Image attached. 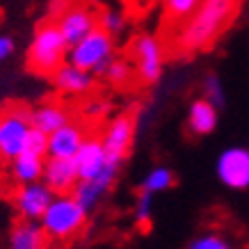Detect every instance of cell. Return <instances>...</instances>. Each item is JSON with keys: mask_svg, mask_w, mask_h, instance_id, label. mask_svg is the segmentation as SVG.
I'll use <instances>...</instances> for the list:
<instances>
[{"mask_svg": "<svg viewBox=\"0 0 249 249\" xmlns=\"http://www.w3.org/2000/svg\"><path fill=\"white\" fill-rule=\"evenodd\" d=\"M215 174L229 190H249V146H229L217 156Z\"/></svg>", "mask_w": 249, "mask_h": 249, "instance_id": "cell-8", "label": "cell"}, {"mask_svg": "<svg viewBox=\"0 0 249 249\" xmlns=\"http://www.w3.org/2000/svg\"><path fill=\"white\" fill-rule=\"evenodd\" d=\"M23 153H30V156L46 158V156H48V135H46V133H41V130H37V128H30V133H28V137H25Z\"/></svg>", "mask_w": 249, "mask_h": 249, "instance_id": "cell-27", "label": "cell"}, {"mask_svg": "<svg viewBox=\"0 0 249 249\" xmlns=\"http://www.w3.org/2000/svg\"><path fill=\"white\" fill-rule=\"evenodd\" d=\"M30 128V110L14 106L0 112V160L2 162H12L16 156H21Z\"/></svg>", "mask_w": 249, "mask_h": 249, "instance_id": "cell-6", "label": "cell"}, {"mask_svg": "<svg viewBox=\"0 0 249 249\" xmlns=\"http://www.w3.org/2000/svg\"><path fill=\"white\" fill-rule=\"evenodd\" d=\"M185 249H238V247H235V240H231L224 231L208 229L204 233L195 235V238L185 245Z\"/></svg>", "mask_w": 249, "mask_h": 249, "instance_id": "cell-21", "label": "cell"}, {"mask_svg": "<svg viewBox=\"0 0 249 249\" xmlns=\"http://www.w3.org/2000/svg\"><path fill=\"white\" fill-rule=\"evenodd\" d=\"M238 7V0H201L199 7L169 35L172 53L195 55L208 51L233 23Z\"/></svg>", "mask_w": 249, "mask_h": 249, "instance_id": "cell-1", "label": "cell"}, {"mask_svg": "<svg viewBox=\"0 0 249 249\" xmlns=\"http://www.w3.org/2000/svg\"><path fill=\"white\" fill-rule=\"evenodd\" d=\"M83 112L87 119H101V117H106V112H107V101H103V98H89V101L85 103Z\"/></svg>", "mask_w": 249, "mask_h": 249, "instance_id": "cell-28", "label": "cell"}, {"mask_svg": "<svg viewBox=\"0 0 249 249\" xmlns=\"http://www.w3.org/2000/svg\"><path fill=\"white\" fill-rule=\"evenodd\" d=\"M62 37L69 46L78 44L83 37H87L94 28H98V18L89 7L85 5H67V9L55 18Z\"/></svg>", "mask_w": 249, "mask_h": 249, "instance_id": "cell-11", "label": "cell"}, {"mask_svg": "<svg viewBox=\"0 0 249 249\" xmlns=\"http://www.w3.org/2000/svg\"><path fill=\"white\" fill-rule=\"evenodd\" d=\"M167 51L158 35L142 32L130 44V64L135 69V80L142 85H158L165 76Z\"/></svg>", "mask_w": 249, "mask_h": 249, "instance_id": "cell-5", "label": "cell"}, {"mask_svg": "<svg viewBox=\"0 0 249 249\" xmlns=\"http://www.w3.org/2000/svg\"><path fill=\"white\" fill-rule=\"evenodd\" d=\"M53 87L60 91L62 96H69V98H80V96H87L91 94L94 85H96V76L85 71V69H78L76 64L71 62H64L53 76Z\"/></svg>", "mask_w": 249, "mask_h": 249, "instance_id": "cell-13", "label": "cell"}, {"mask_svg": "<svg viewBox=\"0 0 249 249\" xmlns=\"http://www.w3.org/2000/svg\"><path fill=\"white\" fill-rule=\"evenodd\" d=\"M73 119V114L64 103L60 101H46V103H39L35 110H30V124L32 128L41 130L46 135H51L53 130L62 128L64 124Z\"/></svg>", "mask_w": 249, "mask_h": 249, "instance_id": "cell-17", "label": "cell"}, {"mask_svg": "<svg viewBox=\"0 0 249 249\" xmlns=\"http://www.w3.org/2000/svg\"><path fill=\"white\" fill-rule=\"evenodd\" d=\"M89 135L85 124L80 121H69L62 128L53 130L48 135V156L51 158H73L80 149V144L85 142V137ZM46 156V158H48Z\"/></svg>", "mask_w": 249, "mask_h": 249, "instance_id": "cell-14", "label": "cell"}, {"mask_svg": "<svg viewBox=\"0 0 249 249\" xmlns=\"http://www.w3.org/2000/svg\"><path fill=\"white\" fill-rule=\"evenodd\" d=\"M135 130H137V121L130 112H121L114 114L112 119H107V124L101 130V142L106 146V151L110 158L117 160H126V156L133 149L135 142Z\"/></svg>", "mask_w": 249, "mask_h": 249, "instance_id": "cell-9", "label": "cell"}, {"mask_svg": "<svg viewBox=\"0 0 249 249\" xmlns=\"http://www.w3.org/2000/svg\"><path fill=\"white\" fill-rule=\"evenodd\" d=\"M96 18H98V28L106 30L107 35H112L114 39L119 37V35H124L126 28H128V18H126V14L117 7H106L101 14H96Z\"/></svg>", "mask_w": 249, "mask_h": 249, "instance_id": "cell-24", "label": "cell"}, {"mask_svg": "<svg viewBox=\"0 0 249 249\" xmlns=\"http://www.w3.org/2000/svg\"><path fill=\"white\" fill-rule=\"evenodd\" d=\"M53 196H55L53 190L48 188L44 181L18 185L14 196H12L16 217L28 219V222H39L41 215L46 213V208H48V204L53 201Z\"/></svg>", "mask_w": 249, "mask_h": 249, "instance_id": "cell-10", "label": "cell"}, {"mask_svg": "<svg viewBox=\"0 0 249 249\" xmlns=\"http://www.w3.org/2000/svg\"><path fill=\"white\" fill-rule=\"evenodd\" d=\"M114 55H117V41H114V37L107 35L106 30H101V28H94L78 44L69 46L67 62L76 64L78 69L89 71L94 76H103L107 64L114 60Z\"/></svg>", "mask_w": 249, "mask_h": 249, "instance_id": "cell-4", "label": "cell"}, {"mask_svg": "<svg viewBox=\"0 0 249 249\" xmlns=\"http://www.w3.org/2000/svg\"><path fill=\"white\" fill-rule=\"evenodd\" d=\"M46 233L39 222L18 219L9 231L7 249H46Z\"/></svg>", "mask_w": 249, "mask_h": 249, "instance_id": "cell-18", "label": "cell"}, {"mask_svg": "<svg viewBox=\"0 0 249 249\" xmlns=\"http://www.w3.org/2000/svg\"><path fill=\"white\" fill-rule=\"evenodd\" d=\"M201 96L208 103H213L217 110L224 107V103H227V89H224V83H222V78L217 73L211 71V73L204 76V80H201Z\"/></svg>", "mask_w": 249, "mask_h": 249, "instance_id": "cell-25", "label": "cell"}, {"mask_svg": "<svg viewBox=\"0 0 249 249\" xmlns=\"http://www.w3.org/2000/svg\"><path fill=\"white\" fill-rule=\"evenodd\" d=\"M87 219H89V213L78 204L73 195H55L39 219V224L48 240L67 242L83 233Z\"/></svg>", "mask_w": 249, "mask_h": 249, "instance_id": "cell-2", "label": "cell"}, {"mask_svg": "<svg viewBox=\"0 0 249 249\" xmlns=\"http://www.w3.org/2000/svg\"><path fill=\"white\" fill-rule=\"evenodd\" d=\"M133 222L137 229H149L153 222V195L149 192H137L135 204H133Z\"/></svg>", "mask_w": 249, "mask_h": 249, "instance_id": "cell-26", "label": "cell"}, {"mask_svg": "<svg viewBox=\"0 0 249 249\" xmlns=\"http://www.w3.org/2000/svg\"><path fill=\"white\" fill-rule=\"evenodd\" d=\"M14 51H16L14 39L9 37V35H0V62L9 60L14 55Z\"/></svg>", "mask_w": 249, "mask_h": 249, "instance_id": "cell-29", "label": "cell"}, {"mask_svg": "<svg viewBox=\"0 0 249 249\" xmlns=\"http://www.w3.org/2000/svg\"><path fill=\"white\" fill-rule=\"evenodd\" d=\"M137 7H151V5H156V2H160V0H135Z\"/></svg>", "mask_w": 249, "mask_h": 249, "instance_id": "cell-31", "label": "cell"}, {"mask_svg": "<svg viewBox=\"0 0 249 249\" xmlns=\"http://www.w3.org/2000/svg\"><path fill=\"white\" fill-rule=\"evenodd\" d=\"M73 165H76L78 172V181H89V178H96V176H101L103 172L112 169V167L121 169L124 160L110 158L98 135H87L85 142L80 144L78 153L73 156Z\"/></svg>", "mask_w": 249, "mask_h": 249, "instance_id": "cell-7", "label": "cell"}, {"mask_svg": "<svg viewBox=\"0 0 249 249\" xmlns=\"http://www.w3.org/2000/svg\"><path fill=\"white\" fill-rule=\"evenodd\" d=\"M69 44L62 37L55 21L41 23L28 46V67L37 76H53L55 71L67 62Z\"/></svg>", "mask_w": 249, "mask_h": 249, "instance_id": "cell-3", "label": "cell"}, {"mask_svg": "<svg viewBox=\"0 0 249 249\" xmlns=\"http://www.w3.org/2000/svg\"><path fill=\"white\" fill-rule=\"evenodd\" d=\"M201 0H160L162 5V14H165L169 25H178L188 18L196 7H199Z\"/></svg>", "mask_w": 249, "mask_h": 249, "instance_id": "cell-23", "label": "cell"}, {"mask_svg": "<svg viewBox=\"0 0 249 249\" xmlns=\"http://www.w3.org/2000/svg\"><path fill=\"white\" fill-rule=\"evenodd\" d=\"M103 78L112 87H128L133 80H135V69L130 64V60H124V57H117L107 64V69L103 71Z\"/></svg>", "mask_w": 249, "mask_h": 249, "instance_id": "cell-22", "label": "cell"}, {"mask_svg": "<svg viewBox=\"0 0 249 249\" xmlns=\"http://www.w3.org/2000/svg\"><path fill=\"white\" fill-rule=\"evenodd\" d=\"M64 9H67V0H53V2H51V12H53L55 16L62 14Z\"/></svg>", "mask_w": 249, "mask_h": 249, "instance_id": "cell-30", "label": "cell"}, {"mask_svg": "<svg viewBox=\"0 0 249 249\" xmlns=\"http://www.w3.org/2000/svg\"><path fill=\"white\" fill-rule=\"evenodd\" d=\"M44 160L39 156H30V153H21L9 162V176L14 185H28V183L41 181V172H44Z\"/></svg>", "mask_w": 249, "mask_h": 249, "instance_id": "cell-19", "label": "cell"}, {"mask_svg": "<svg viewBox=\"0 0 249 249\" xmlns=\"http://www.w3.org/2000/svg\"><path fill=\"white\" fill-rule=\"evenodd\" d=\"M174 183H176V174H174L167 165H156L144 174L142 183H140V190L156 196V195L167 192V190H172Z\"/></svg>", "mask_w": 249, "mask_h": 249, "instance_id": "cell-20", "label": "cell"}, {"mask_svg": "<svg viewBox=\"0 0 249 249\" xmlns=\"http://www.w3.org/2000/svg\"><path fill=\"white\" fill-rule=\"evenodd\" d=\"M41 181L53 190V195H71L78 183V172L73 158H48L44 160Z\"/></svg>", "mask_w": 249, "mask_h": 249, "instance_id": "cell-15", "label": "cell"}, {"mask_svg": "<svg viewBox=\"0 0 249 249\" xmlns=\"http://www.w3.org/2000/svg\"><path fill=\"white\" fill-rule=\"evenodd\" d=\"M119 172H121L119 167H112V169L103 172L101 176H96V178H89V181H78L71 195L76 196L78 204L83 206L85 211L91 215L98 206L106 201L107 192H110V190H112V185L117 183Z\"/></svg>", "mask_w": 249, "mask_h": 249, "instance_id": "cell-12", "label": "cell"}, {"mask_svg": "<svg viewBox=\"0 0 249 249\" xmlns=\"http://www.w3.org/2000/svg\"><path fill=\"white\" fill-rule=\"evenodd\" d=\"M219 124V110L213 103H208L204 96L195 98L188 107V117H185V128L192 137H206L215 133Z\"/></svg>", "mask_w": 249, "mask_h": 249, "instance_id": "cell-16", "label": "cell"}]
</instances>
